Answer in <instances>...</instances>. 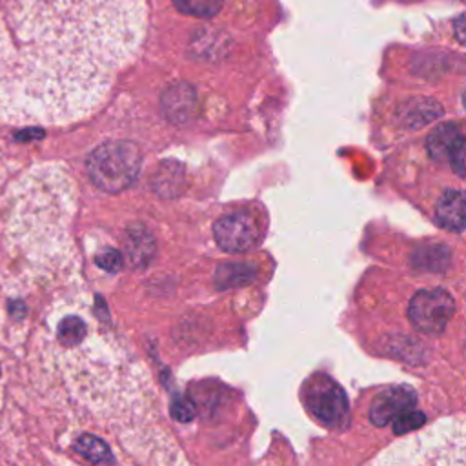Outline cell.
Listing matches in <instances>:
<instances>
[{
    "instance_id": "6da1fadb",
    "label": "cell",
    "mask_w": 466,
    "mask_h": 466,
    "mask_svg": "<svg viewBox=\"0 0 466 466\" xmlns=\"http://www.w3.org/2000/svg\"><path fill=\"white\" fill-rule=\"evenodd\" d=\"M144 35L146 0H0V122L89 116Z\"/></svg>"
},
{
    "instance_id": "7a4b0ae2",
    "label": "cell",
    "mask_w": 466,
    "mask_h": 466,
    "mask_svg": "<svg viewBox=\"0 0 466 466\" xmlns=\"http://www.w3.org/2000/svg\"><path fill=\"white\" fill-rule=\"evenodd\" d=\"M380 464H466V417L442 419L400 441L380 457Z\"/></svg>"
},
{
    "instance_id": "3957f363",
    "label": "cell",
    "mask_w": 466,
    "mask_h": 466,
    "mask_svg": "<svg viewBox=\"0 0 466 466\" xmlns=\"http://www.w3.org/2000/svg\"><path fill=\"white\" fill-rule=\"evenodd\" d=\"M140 171V151L133 142L109 140L98 146L87 158V173L93 184L106 193L129 187Z\"/></svg>"
},
{
    "instance_id": "277c9868",
    "label": "cell",
    "mask_w": 466,
    "mask_h": 466,
    "mask_svg": "<svg viewBox=\"0 0 466 466\" xmlns=\"http://www.w3.org/2000/svg\"><path fill=\"white\" fill-rule=\"evenodd\" d=\"M308 411L326 428L342 430L350 420V402L340 388L326 373H313L302 388Z\"/></svg>"
},
{
    "instance_id": "5b68a950",
    "label": "cell",
    "mask_w": 466,
    "mask_h": 466,
    "mask_svg": "<svg viewBox=\"0 0 466 466\" xmlns=\"http://www.w3.org/2000/svg\"><path fill=\"white\" fill-rule=\"evenodd\" d=\"M453 315V297L442 288L417 291L408 306L410 322L422 333H441Z\"/></svg>"
},
{
    "instance_id": "8992f818",
    "label": "cell",
    "mask_w": 466,
    "mask_h": 466,
    "mask_svg": "<svg viewBox=\"0 0 466 466\" xmlns=\"http://www.w3.org/2000/svg\"><path fill=\"white\" fill-rule=\"evenodd\" d=\"M215 242L228 253H242L253 248L260 238L257 220L244 211L220 217L213 226Z\"/></svg>"
},
{
    "instance_id": "52a82bcc",
    "label": "cell",
    "mask_w": 466,
    "mask_h": 466,
    "mask_svg": "<svg viewBox=\"0 0 466 466\" xmlns=\"http://www.w3.org/2000/svg\"><path fill=\"white\" fill-rule=\"evenodd\" d=\"M415 402L417 395L410 386H391L375 397L370 410V419L375 426H386L400 413L411 410Z\"/></svg>"
},
{
    "instance_id": "ba28073f",
    "label": "cell",
    "mask_w": 466,
    "mask_h": 466,
    "mask_svg": "<svg viewBox=\"0 0 466 466\" xmlns=\"http://www.w3.org/2000/svg\"><path fill=\"white\" fill-rule=\"evenodd\" d=\"M195 91L189 84H173L162 95V111L173 124H186L195 109Z\"/></svg>"
},
{
    "instance_id": "9c48e42d",
    "label": "cell",
    "mask_w": 466,
    "mask_h": 466,
    "mask_svg": "<svg viewBox=\"0 0 466 466\" xmlns=\"http://www.w3.org/2000/svg\"><path fill=\"white\" fill-rule=\"evenodd\" d=\"M435 218L448 231L466 229V193L461 189L444 191L437 202Z\"/></svg>"
},
{
    "instance_id": "30bf717a",
    "label": "cell",
    "mask_w": 466,
    "mask_h": 466,
    "mask_svg": "<svg viewBox=\"0 0 466 466\" xmlns=\"http://www.w3.org/2000/svg\"><path fill=\"white\" fill-rule=\"evenodd\" d=\"M461 133L459 127L455 124H442L437 129H433L426 140L428 146V153L431 155V158L435 160H448L450 153L453 151V147L457 146V142L461 140Z\"/></svg>"
},
{
    "instance_id": "8fae6325",
    "label": "cell",
    "mask_w": 466,
    "mask_h": 466,
    "mask_svg": "<svg viewBox=\"0 0 466 466\" xmlns=\"http://www.w3.org/2000/svg\"><path fill=\"white\" fill-rule=\"evenodd\" d=\"M76 451L86 457L91 462H109L111 461V453L109 448L104 441L91 437V435H82L80 439H76L75 442Z\"/></svg>"
},
{
    "instance_id": "7c38bea8",
    "label": "cell",
    "mask_w": 466,
    "mask_h": 466,
    "mask_svg": "<svg viewBox=\"0 0 466 466\" xmlns=\"http://www.w3.org/2000/svg\"><path fill=\"white\" fill-rule=\"evenodd\" d=\"M173 4L184 15L211 18L222 9L224 0H173Z\"/></svg>"
},
{
    "instance_id": "4fadbf2b",
    "label": "cell",
    "mask_w": 466,
    "mask_h": 466,
    "mask_svg": "<svg viewBox=\"0 0 466 466\" xmlns=\"http://www.w3.org/2000/svg\"><path fill=\"white\" fill-rule=\"evenodd\" d=\"M217 277H218L220 286H235V284L249 280L253 277V269L248 268V266H238V264L222 266L218 269Z\"/></svg>"
},
{
    "instance_id": "5bb4252c",
    "label": "cell",
    "mask_w": 466,
    "mask_h": 466,
    "mask_svg": "<svg viewBox=\"0 0 466 466\" xmlns=\"http://www.w3.org/2000/svg\"><path fill=\"white\" fill-rule=\"evenodd\" d=\"M424 420H426V417H424L420 411H417V410L411 408V410L400 413V415L393 420V431H395L397 435H404V433H408V431H411V430H415V428H420V426L424 424Z\"/></svg>"
},
{
    "instance_id": "9a60e30c",
    "label": "cell",
    "mask_w": 466,
    "mask_h": 466,
    "mask_svg": "<svg viewBox=\"0 0 466 466\" xmlns=\"http://www.w3.org/2000/svg\"><path fill=\"white\" fill-rule=\"evenodd\" d=\"M450 164H451V169L461 175V177H466V140L461 138L457 142V146L453 147V151L450 153Z\"/></svg>"
},
{
    "instance_id": "2e32d148",
    "label": "cell",
    "mask_w": 466,
    "mask_h": 466,
    "mask_svg": "<svg viewBox=\"0 0 466 466\" xmlns=\"http://www.w3.org/2000/svg\"><path fill=\"white\" fill-rule=\"evenodd\" d=\"M96 264L106 269V271H118L122 268V257L116 249H104L102 253L96 255Z\"/></svg>"
},
{
    "instance_id": "e0dca14e",
    "label": "cell",
    "mask_w": 466,
    "mask_h": 466,
    "mask_svg": "<svg viewBox=\"0 0 466 466\" xmlns=\"http://www.w3.org/2000/svg\"><path fill=\"white\" fill-rule=\"evenodd\" d=\"M171 415H173V419H177L178 422H189V420H193V417H195V406H193V402L187 400V399H178V400H175L173 406H171Z\"/></svg>"
},
{
    "instance_id": "ac0fdd59",
    "label": "cell",
    "mask_w": 466,
    "mask_h": 466,
    "mask_svg": "<svg viewBox=\"0 0 466 466\" xmlns=\"http://www.w3.org/2000/svg\"><path fill=\"white\" fill-rule=\"evenodd\" d=\"M455 36L461 44L466 46V15L459 16L455 22Z\"/></svg>"
}]
</instances>
